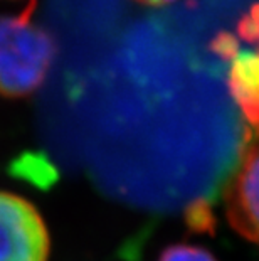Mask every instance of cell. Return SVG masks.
<instances>
[{
    "label": "cell",
    "instance_id": "2",
    "mask_svg": "<svg viewBox=\"0 0 259 261\" xmlns=\"http://www.w3.org/2000/svg\"><path fill=\"white\" fill-rule=\"evenodd\" d=\"M51 236L39 209L0 191V261H49Z\"/></svg>",
    "mask_w": 259,
    "mask_h": 261
},
{
    "label": "cell",
    "instance_id": "5",
    "mask_svg": "<svg viewBox=\"0 0 259 261\" xmlns=\"http://www.w3.org/2000/svg\"><path fill=\"white\" fill-rule=\"evenodd\" d=\"M141 5H150V7H162V5H168L172 2H177V0H135Z\"/></svg>",
    "mask_w": 259,
    "mask_h": 261
},
{
    "label": "cell",
    "instance_id": "1",
    "mask_svg": "<svg viewBox=\"0 0 259 261\" xmlns=\"http://www.w3.org/2000/svg\"><path fill=\"white\" fill-rule=\"evenodd\" d=\"M36 0L19 14L0 15V96L27 98L44 85L57 56L56 39L34 20Z\"/></svg>",
    "mask_w": 259,
    "mask_h": 261
},
{
    "label": "cell",
    "instance_id": "3",
    "mask_svg": "<svg viewBox=\"0 0 259 261\" xmlns=\"http://www.w3.org/2000/svg\"><path fill=\"white\" fill-rule=\"evenodd\" d=\"M224 199L231 226L259 248V128L242 148Z\"/></svg>",
    "mask_w": 259,
    "mask_h": 261
},
{
    "label": "cell",
    "instance_id": "4",
    "mask_svg": "<svg viewBox=\"0 0 259 261\" xmlns=\"http://www.w3.org/2000/svg\"><path fill=\"white\" fill-rule=\"evenodd\" d=\"M158 261H217L206 248L194 244H172L165 248Z\"/></svg>",
    "mask_w": 259,
    "mask_h": 261
}]
</instances>
